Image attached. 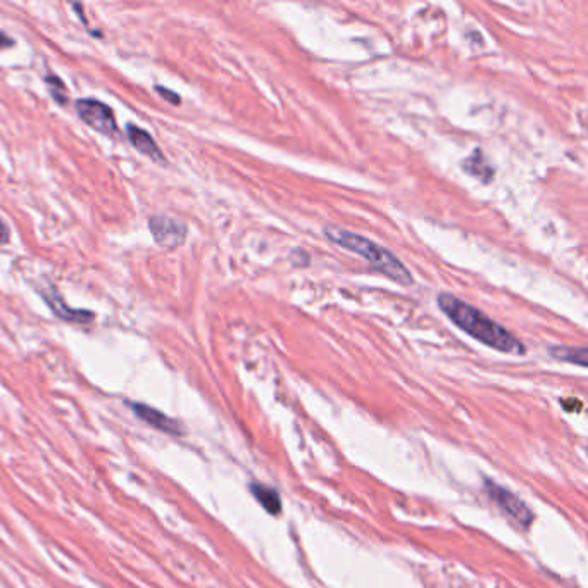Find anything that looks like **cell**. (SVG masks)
<instances>
[{
	"label": "cell",
	"instance_id": "1",
	"mask_svg": "<svg viewBox=\"0 0 588 588\" xmlns=\"http://www.w3.org/2000/svg\"><path fill=\"white\" fill-rule=\"evenodd\" d=\"M437 304L440 311L454 323V325L463 330L466 335L475 338L483 345H487L494 351L502 354H514V356H523L526 349L521 340L514 337L513 333L506 330L504 326L499 325L497 321L488 318L487 314L482 313L480 309L471 306L468 302L457 299L456 295L438 294Z\"/></svg>",
	"mask_w": 588,
	"mask_h": 588
},
{
	"label": "cell",
	"instance_id": "2",
	"mask_svg": "<svg viewBox=\"0 0 588 588\" xmlns=\"http://www.w3.org/2000/svg\"><path fill=\"white\" fill-rule=\"evenodd\" d=\"M323 235L326 240H330L332 244L338 247H344L347 251L354 252L359 257H363L366 263L370 264L371 268L387 276L388 280L402 285V287H409L413 285V275L411 271L402 264L401 259L392 254V252L376 244L370 238L357 235V233L349 232L344 228H337V226H325L323 228Z\"/></svg>",
	"mask_w": 588,
	"mask_h": 588
},
{
	"label": "cell",
	"instance_id": "3",
	"mask_svg": "<svg viewBox=\"0 0 588 588\" xmlns=\"http://www.w3.org/2000/svg\"><path fill=\"white\" fill-rule=\"evenodd\" d=\"M76 113L90 128H94L95 132L102 133L106 137H113L118 132L113 109L106 106L104 102L95 101V99H80L76 102Z\"/></svg>",
	"mask_w": 588,
	"mask_h": 588
},
{
	"label": "cell",
	"instance_id": "4",
	"mask_svg": "<svg viewBox=\"0 0 588 588\" xmlns=\"http://www.w3.org/2000/svg\"><path fill=\"white\" fill-rule=\"evenodd\" d=\"M149 230L157 245H161L168 251L178 249L187 240V225L175 218H169L164 214H157L149 219Z\"/></svg>",
	"mask_w": 588,
	"mask_h": 588
},
{
	"label": "cell",
	"instance_id": "5",
	"mask_svg": "<svg viewBox=\"0 0 588 588\" xmlns=\"http://www.w3.org/2000/svg\"><path fill=\"white\" fill-rule=\"evenodd\" d=\"M487 492L490 495V499H494L495 504L501 507L507 516H511L513 520L518 521L525 528L532 525V511L513 492H509L507 488L501 487V485H497L494 482H487Z\"/></svg>",
	"mask_w": 588,
	"mask_h": 588
},
{
	"label": "cell",
	"instance_id": "6",
	"mask_svg": "<svg viewBox=\"0 0 588 588\" xmlns=\"http://www.w3.org/2000/svg\"><path fill=\"white\" fill-rule=\"evenodd\" d=\"M130 406H132L133 413L137 414L140 420L145 421L147 425L154 426L156 430L171 433V435H180L182 433V428L175 420H171L166 414L157 411L154 407L140 404V402H132Z\"/></svg>",
	"mask_w": 588,
	"mask_h": 588
},
{
	"label": "cell",
	"instance_id": "7",
	"mask_svg": "<svg viewBox=\"0 0 588 588\" xmlns=\"http://www.w3.org/2000/svg\"><path fill=\"white\" fill-rule=\"evenodd\" d=\"M42 295H44L47 306L51 307L52 313L56 314L57 318H61V320L73 321V323H88V321L94 320V313L83 311V309H71V307L66 306L63 297L54 288H52L51 292H42Z\"/></svg>",
	"mask_w": 588,
	"mask_h": 588
},
{
	"label": "cell",
	"instance_id": "8",
	"mask_svg": "<svg viewBox=\"0 0 588 588\" xmlns=\"http://www.w3.org/2000/svg\"><path fill=\"white\" fill-rule=\"evenodd\" d=\"M126 135H128L130 142H132L133 147L138 152H142L144 156L151 157L152 161H157V163H166V159H164L159 145L154 142V138L145 132V130L135 125H128L126 126Z\"/></svg>",
	"mask_w": 588,
	"mask_h": 588
},
{
	"label": "cell",
	"instance_id": "9",
	"mask_svg": "<svg viewBox=\"0 0 588 588\" xmlns=\"http://www.w3.org/2000/svg\"><path fill=\"white\" fill-rule=\"evenodd\" d=\"M463 169L468 175L482 180L483 183L494 180V168L488 164L487 157H485V154L480 149H475L468 159H464Z\"/></svg>",
	"mask_w": 588,
	"mask_h": 588
},
{
	"label": "cell",
	"instance_id": "10",
	"mask_svg": "<svg viewBox=\"0 0 588 588\" xmlns=\"http://www.w3.org/2000/svg\"><path fill=\"white\" fill-rule=\"evenodd\" d=\"M251 492L268 513H282V499L275 488L266 487L263 483H252Z\"/></svg>",
	"mask_w": 588,
	"mask_h": 588
},
{
	"label": "cell",
	"instance_id": "11",
	"mask_svg": "<svg viewBox=\"0 0 588 588\" xmlns=\"http://www.w3.org/2000/svg\"><path fill=\"white\" fill-rule=\"evenodd\" d=\"M551 354L556 357L557 361L576 364V366H582V368L587 366V347L557 345V347H552Z\"/></svg>",
	"mask_w": 588,
	"mask_h": 588
},
{
	"label": "cell",
	"instance_id": "12",
	"mask_svg": "<svg viewBox=\"0 0 588 588\" xmlns=\"http://www.w3.org/2000/svg\"><path fill=\"white\" fill-rule=\"evenodd\" d=\"M47 85L51 87L52 95H54V99L59 102H64V94H66V88H64V83L57 78V76H49L47 78Z\"/></svg>",
	"mask_w": 588,
	"mask_h": 588
},
{
	"label": "cell",
	"instance_id": "13",
	"mask_svg": "<svg viewBox=\"0 0 588 588\" xmlns=\"http://www.w3.org/2000/svg\"><path fill=\"white\" fill-rule=\"evenodd\" d=\"M290 261L294 263V266H307L309 264V256H307L306 252L301 251H294L290 254Z\"/></svg>",
	"mask_w": 588,
	"mask_h": 588
},
{
	"label": "cell",
	"instance_id": "14",
	"mask_svg": "<svg viewBox=\"0 0 588 588\" xmlns=\"http://www.w3.org/2000/svg\"><path fill=\"white\" fill-rule=\"evenodd\" d=\"M9 238H11V230H9V226L0 219V244H7Z\"/></svg>",
	"mask_w": 588,
	"mask_h": 588
},
{
	"label": "cell",
	"instance_id": "15",
	"mask_svg": "<svg viewBox=\"0 0 588 588\" xmlns=\"http://www.w3.org/2000/svg\"><path fill=\"white\" fill-rule=\"evenodd\" d=\"M157 92H161L164 95V99L169 102H173V104H180V99H178V95L173 94V92H168V90H164V88L157 87Z\"/></svg>",
	"mask_w": 588,
	"mask_h": 588
},
{
	"label": "cell",
	"instance_id": "16",
	"mask_svg": "<svg viewBox=\"0 0 588 588\" xmlns=\"http://www.w3.org/2000/svg\"><path fill=\"white\" fill-rule=\"evenodd\" d=\"M13 45V38H9L6 33L0 32V51H2V49H7V47H13Z\"/></svg>",
	"mask_w": 588,
	"mask_h": 588
}]
</instances>
